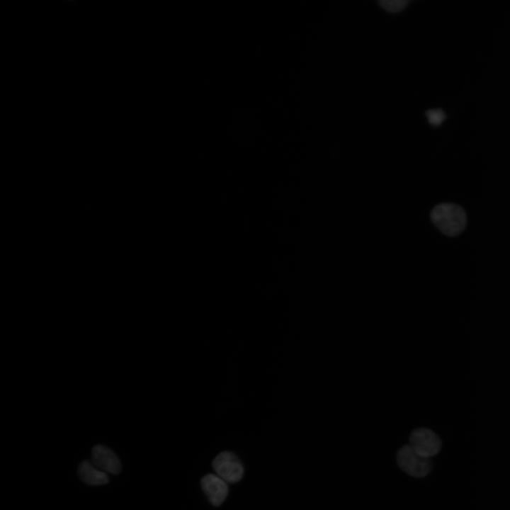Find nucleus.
I'll list each match as a JSON object with an SVG mask.
<instances>
[{
	"label": "nucleus",
	"mask_w": 510,
	"mask_h": 510,
	"mask_svg": "<svg viewBox=\"0 0 510 510\" xmlns=\"http://www.w3.org/2000/svg\"><path fill=\"white\" fill-rule=\"evenodd\" d=\"M431 219L442 233L449 237L462 233L467 225V215L464 209L452 203L436 205L431 212Z\"/></svg>",
	"instance_id": "1"
},
{
	"label": "nucleus",
	"mask_w": 510,
	"mask_h": 510,
	"mask_svg": "<svg viewBox=\"0 0 510 510\" xmlns=\"http://www.w3.org/2000/svg\"><path fill=\"white\" fill-rule=\"evenodd\" d=\"M397 462L402 470L416 477L426 476L432 467L429 458L416 453L409 445L404 446L398 450Z\"/></svg>",
	"instance_id": "2"
},
{
	"label": "nucleus",
	"mask_w": 510,
	"mask_h": 510,
	"mask_svg": "<svg viewBox=\"0 0 510 510\" xmlns=\"http://www.w3.org/2000/svg\"><path fill=\"white\" fill-rule=\"evenodd\" d=\"M212 468L216 475L227 483L238 482L244 475V467L237 456L233 453L223 451L212 461Z\"/></svg>",
	"instance_id": "3"
},
{
	"label": "nucleus",
	"mask_w": 510,
	"mask_h": 510,
	"mask_svg": "<svg viewBox=\"0 0 510 510\" xmlns=\"http://www.w3.org/2000/svg\"><path fill=\"white\" fill-rule=\"evenodd\" d=\"M410 446L418 454L426 458L436 455L441 449V441L431 430L419 428L409 436Z\"/></svg>",
	"instance_id": "4"
},
{
	"label": "nucleus",
	"mask_w": 510,
	"mask_h": 510,
	"mask_svg": "<svg viewBox=\"0 0 510 510\" xmlns=\"http://www.w3.org/2000/svg\"><path fill=\"white\" fill-rule=\"evenodd\" d=\"M200 483L204 493L213 506H220L227 498L229 491L227 483L217 475H205Z\"/></svg>",
	"instance_id": "5"
},
{
	"label": "nucleus",
	"mask_w": 510,
	"mask_h": 510,
	"mask_svg": "<svg viewBox=\"0 0 510 510\" xmlns=\"http://www.w3.org/2000/svg\"><path fill=\"white\" fill-rule=\"evenodd\" d=\"M92 462L102 471L117 475L121 470L120 462L117 455L108 448L97 445L92 450Z\"/></svg>",
	"instance_id": "6"
},
{
	"label": "nucleus",
	"mask_w": 510,
	"mask_h": 510,
	"mask_svg": "<svg viewBox=\"0 0 510 510\" xmlns=\"http://www.w3.org/2000/svg\"><path fill=\"white\" fill-rule=\"evenodd\" d=\"M79 474L81 480L88 484L100 485L108 482L106 472L97 469L87 460H84L80 464Z\"/></svg>",
	"instance_id": "7"
},
{
	"label": "nucleus",
	"mask_w": 510,
	"mask_h": 510,
	"mask_svg": "<svg viewBox=\"0 0 510 510\" xmlns=\"http://www.w3.org/2000/svg\"><path fill=\"white\" fill-rule=\"evenodd\" d=\"M407 0H381L380 5L385 11L395 13L402 11L408 4Z\"/></svg>",
	"instance_id": "8"
},
{
	"label": "nucleus",
	"mask_w": 510,
	"mask_h": 510,
	"mask_svg": "<svg viewBox=\"0 0 510 510\" xmlns=\"http://www.w3.org/2000/svg\"><path fill=\"white\" fill-rule=\"evenodd\" d=\"M429 123L434 126L441 125L446 118L445 113L441 108L430 109L426 112Z\"/></svg>",
	"instance_id": "9"
}]
</instances>
